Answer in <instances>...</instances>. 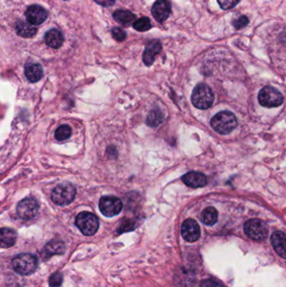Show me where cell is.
<instances>
[{"label": "cell", "mask_w": 286, "mask_h": 287, "mask_svg": "<svg viewBox=\"0 0 286 287\" xmlns=\"http://www.w3.org/2000/svg\"><path fill=\"white\" fill-rule=\"evenodd\" d=\"M238 121L234 113L229 111H223L217 113L212 120L211 126L220 135H228L237 127Z\"/></svg>", "instance_id": "cell-1"}, {"label": "cell", "mask_w": 286, "mask_h": 287, "mask_svg": "<svg viewBox=\"0 0 286 287\" xmlns=\"http://www.w3.org/2000/svg\"><path fill=\"white\" fill-rule=\"evenodd\" d=\"M191 102L199 109L209 108L214 102V94L209 86L205 83L195 86L191 94Z\"/></svg>", "instance_id": "cell-2"}, {"label": "cell", "mask_w": 286, "mask_h": 287, "mask_svg": "<svg viewBox=\"0 0 286 287\" xmlns=\"http://www.w3.org/2000/svg\"><path fill=\"white\" fill-rule=\"evenodd\" d=\"M38 260L35 255L31 254H20L12 260V266L14 271L22 276H30L36 271Z\"/></svg>", "instance_id": "cell-3"}, {"label": "cell", "mask_w": 286, "mask_h": 287, "mask_svg": "<svg viewBox=\"0 0 286 287\" xmlns=\"http://www.w3.org/2000/svg\"><path fill=\"white\" fill-rule=\"evenodd\" d=\"M76 187L70 183H64L56 186L53 190L51 197L53 202L59 206H66L73 202L76 196Z\"/></svg>", "instance_id": "cell-4"}, {"label": "cell", "mask_w": 286, "mask_h": 287, "mask_svg": "<svg viewBox=\"0 0 286 287\" xmlns=\"http://www.w3.org/2000/svg\"><path fill=\"white\" fill-rule=\"evenodd\" d=\"M76 225L81 232L87 236L95 235L99 228V221L96 216L89 212H82L77 216Z\"/></svg>", "instance_id": "cell-5"}, {"label": "cell", "mask_w": 286, "mask_h": 287, "mask_svg": "<svg viewBox=\"0 0 286 287\" xmlns=\"http://www.w3.org/2000/svg\"><path fill=\"white\" fill-rule=\"evenodd\" d=\"M259 103L266 108H276L284 102L283 95L277 89L266 86L260 90L259 94Z\"/></svg>", "instance_id": "cell-6"}, {"label": "cell", "mask_w": 286, "mask_h": 287, "mask_svg": "<svg viewBox=\"0 0 286 287\" xmlns=\"http://www.w3.org/2000/svg\"><path fill=\"white\" fill-rule=\"evenodd\" d=\"M244 232L253 240L264 241L269 235L267 224L260 219H250L244 224Z\"/></svg>", "instance_id": "cell-7"}, {"label": "cell", "mask_w": 286, "mask_h": 287, "mask_svg": "<svg viewBox=\"0 0 286 287\" xmlns=\"http://www.w3.org/2000/svg\"><path fill=\"white\" fill-rule=\"evenodd\" d=\"M40 209V205L36 198L26 197L19 202L17 206V214L24 220H30L35 218Z\"/></svg>", "instance_id": "cell-8"}, {"label": "cell", "mask_w": 286, "mask_h": 287, "mask_svg": "<svg viewBox=\"0 0 286 287\" xmlns=\"http://www.w3.org/2000/svg\"><path fill=\"white\" fill-rule=\"evenodd\" d=\"M123 208V202L120 199L113 196H102L99 201L101 213L107 218L118 215Z\"/></svg>", "instance_id": "cell-9"}, {"label": "cell", "mask_w": 286, "mask_h": 287, "mask_svg": "<svg viewBox=\"0 0 286 287\" xmlns=\"http://www.w3.org/2000/svg\"><path fill=\"white\" fill-rule=\"evenodd\" d=\"M182 235L185 240L188 242H195L198 240L201 235V229L198 224L191 218L187 219L182 224Z\"/></svg>", "instance_id": "cell-10"}, {"label": "cell", "mask_w": 286, "mask_h": 287, "mask_svg": "<svg viewBox=\"0 0 286 287\" xmlns=\"http://www.w3.org/2000/svg\"><path fill=\"white\" fill-rule=\"evenodd\" d=\"M151 12L152 15L158 22H164L171 14V3L167 0H157L152 7Z\"/></svg>", "instance_id": "cell-11"}, {"label": "cell", "mask_w": 286, "mask_h": 287, "mask_svg": "<svg viewBox=\"0 0 286 287\" xmlns=\"http://www.w3.org/2000/svg\"><path fill=\"white\" fill-rule=\"evenodd\" d=\"M28 22L31 23L33 25H41L45 22L48 16V13L42 6L31 5L27 8L25 13Z\"/></svg>", "instance_id": "cell-12"}, {"label": "cell", "mask_w": 286, "mask_h": 287, "mask_svg": "<svg viewBox=\"0 0 286 287\" xmlns=\"http://www.w3.org/2000/svg\"><path fill=\"white\" fill-rule=\"evenodd\" d=\"M182 181L186 185L191 188H199L205 187L207 183V179L205 175L201 172L191 171L182 177Z\"/></svg>", "instance_id": "cell-13"}, {"label": "cell", "mask_w": 286, "mask_h": 287, "mask_svg": "<svg viewBox=\"0 0 286 287\" xmlns=\"http://www.w3.org/2000/svg\"><path fill=\"white\" fill-rule=\"evenodd\" d=\"M162 46L159 41H153L147 45L143 55V61L146 66H151L154 63L155 56L160 52Z\"/></svg>", "instance_id": "cell-14"}, {"label": "cell", "mask_w": 286, "mask_h": 287, "mask_svg": "<svg viewBox=\"0 0 286 287\" xmlns=\"http://www.w3.org/2000/svg\"><path fill=\"white\" fill-rule=\"evenodd\" d=\"M271 243L276 253L286 259V235L281 231H275L271 236Z\"/></svg>", "instance_id": "cell-15"}, {"label": "cell", "mask_w": 286, "mask_h": 287, "mask_svg": "<svg viewBox=\"0 0 286 287\" xmlns=\"http://www.w3.org/2000/svg\"><path fill=\"white\" fill-rule=\"evenodd\" d=\"M45 40L49 47L57 49L63 44L64 36L61 31L56 29H52L46 34Z\"/></svg>", "instance_id": "cell-16"}, {"label": "cell", "mask_w": 286, "mask_h": 287, "mask_svg": "<svg viewBox=\"0 0 286 287\" xmlns=\"http://www.w3.org/2000/svg\"><path fill=\"white\" fill-rule=\"evenodd\" d=\"M25 73L31 83H37L43 77V68L40 64H28L25 66Z\"/></svg>", "instance_id": "cell-17"}, {"label": "cell", "mask_w": 286, "mask_h": 287, "mask_svg": "<svg viewBox=\"0 0 286 287\" xmlns=\"http://www.w3.org/2000/svg\"><path fill=\"white\" fill-rule=\"evenodd\" d=\"M17 34L24 38H32L36 36L37 29L30 22L19 20L15 25Z\"/></svg>", "instance_id": "cell-18"}, {"label": "cell", "mask_w": 286, "mask_h": 287, "mask_svg": "<svg viewBox=\"0 0 286 287\" xmlns=\"http://www.w3.org/2000/svg\"><path fill=\"white\" fill-rule=\"evenodd\" d=\"M0 237L1 247L3 248H9L15 243L17 234L13 229L3 228L0 231Z\"/></svg>", "instance_id": "cell-19"}, {"label": "cell", "mask_w": 286, "mask_h": 287, "mask_svg": "<svg viewBox=\"0 0 286 287\" xmlns=\"http://www.w3.org/2000/svg\"><path fill=\"white\" fill-rule=\"evenodd\" d=\"M113 19L123 25H130L136 19L135 14L124 9H118L113 14Z\"/></svg>", "instance_id": "cell-20"}, {"label": "cell", "mask_w": 286, "mask_h": 287, "mask_svg": "<svg viewBox=\"0 0 286 287\" xmlns=\"http://www.w3.org/2000/svg\"><path fill=\"white\" fill-rule=\"evenodd\" d=\"M201 221L209 226L216 224L218 221V211L214 207H207L202 212Z\"/></svg>", "instance_id": "cell-21"}, {"label": "cell", "mask_w": 286, "mask_h": 287, "mask_svg": "<svg viewBox=\"0 0 286 287\" xmlns=\"http://www.w3.org/2000/svg\"><path fill=\"white\" fill-rule=\"evenodd\" d=\"M45 251L50 255L63 254L65 252V245L60 241H50V243H47L45 247Z\"/></svg>", "instance_id": "cell-22"}, {"label": "cell", "mask_w": 286, "mask_h": 287, "mask_svg": "<svg viewBox=\"0 0 286 287\" xmlns=\"http://www.w3.org/2000/svg\"><path fill=\"white\" fill-rule=\"evenodd\" d=\"M72 136V129L66 124L61 125L55 130V138L59 141H66Z\"/></svg>", "instance_id": "cell-23"}, {"label": "cell", "mask_w": 286, "mask_h": 287, "mask_svg": "<svg viewBox=\"0 0 286 287\" xmlns=\"http://www.w3.org/2000/svg\"><path fill=\"white\" fill-rule=\"evenodd\" d=\"M163 121V115L159 110H153L147 118V124L150 127H156Z\"/></svg>", "instance_id": "cell-24"}, {"label": "cell", "mask_w": 286, "mask_h": 287, "mask_svg": "<svg viewBox=\"0 0 286 287\" xmlns=\"http://www.w3.org/2000/svg\"><path fill=\"white\" fill-rule=\"evenodd\" d=\"M133 26L136 31L144 32V31H148L151 29V23H150L149 18L142 17L141 19L135 20Z\"/></svg>", "instance_id": "cell-25"}, {"label": "cell", "mask_w": 286, "mask_h": 287, "mask_svg": "<svg viewBox=\"0 0 286 287\" xmlns=\"http://www.w3.org/2000/svg\"><path fill=\"white\" fill-rule=\"evenodd\" d=\"M62 281H63L62 274L61 272H55L50 276L49 284L50 287H60L62 284Z\"/></svg>", "instance_id": "cell-26"}, {"label": "cell", "mask_w": 286, "mask_h": 287, "mask_svg": "<svg viewBox=\"0 0 286 287\" xmlns=\"http://www.w3.org/2000/svg\"><path fill=\"white\" fill-rule=\"evenodd\" d=\"M241 0H218V3L221 8L225 10L231 9L239 3Z\"/></svg>", "instance_id": "cell-27"}, {"label": "cell", "mask_w": 286, "mask_h": 287, "mask_svg": "<svg viewBox=\"0 0 286 287\" xmlns=\"http://www.w3.org/2000/svg\"><path fill=\"white\" fill-rule=\"evenodd\" d=\"M112 35H113V38H115L118 42H123L126 39L127 37L126 32L119 27L113 28Z\"/></svg>", "instance_id": "cell-28"}, {"label": "cell", "mask_w": 286, "mask_h": 287, "mask_svg": "<svg viewBox=\"0 0 286 287\" xmlns=\"http://www.w3.org/2000/svg\"><path fill=\"white\" fill-rule=\"evenodd\" d=\"M248 23H249V20H248V17L242 15L239 18H238L237 20H234V22H233V25H234V27L237 30H241L242 28H244L245 26H247L248 25Z\"/></svg>", "instance_id": "cell-29"}, {"label": "cell", "mask_w": 286, "mask_h": 287, "mask_svg": "<svg viewBox=\"0 0 286 287\" xmlns=\"http://www.w3.org/2000/svg\"><path fill=\"white\" fill-rule=\"evenodd\" d=\"M94 1L103 7H111L114 4L116 0H94Z\"/></svg>", "instance_id": "cell-30"}]
</instances>
